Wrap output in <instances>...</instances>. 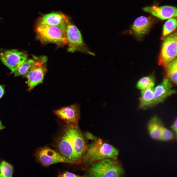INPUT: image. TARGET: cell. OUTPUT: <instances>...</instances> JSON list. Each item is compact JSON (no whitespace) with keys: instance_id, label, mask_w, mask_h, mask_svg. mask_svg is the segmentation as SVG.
Here are the masks:
<instances>
[{"instance_id":"1","label":"cell","mask_w":177,"mask_h":177,"mask_svg":"<svg viewBox=\"0 0 177 177\" xmlns=\"http://www.w3.org/2000/svg\"><path fill=\"white\" fill-rule=\"evenodd\" d=\"M89 146L82 162L89 164L96 161L107 158L117 160L118 150L113 146L104 142L100 138H96Z\"/></svg>"},{"instance_id":"2","label":"cell","mask_w":177,"mask_h":177,"mask_svg":"<svg viewBox=\"0 0 177 177\" xmlns=\"http://www.w3.org/2000/svg\"><path fill=\"white\" fill-rule=\"evenodd\" d=\"M124 171L116 160L107 158L89 164L83 177H121Z\"/></svg>"},{"instance_id":"3","label":"cell","mask_w":177,"mask_h":177,"mask_svg":"<svg viewBox=\"0 0 177 177\" xmlns=\"http://www.w3.org/2000/svg\"><path fill=\"white\" fill-rule=\"evenodd\" d=\"M65 31L69 51L73 52L78 51L92 55H95L85 44L80 31L69 20L66 24Z\"/></svg>"},{"instance_id":"4","label":"cell","mask_w":177,"mask_h":177,"mask_svg":"<svg viewBox=\"0 0 177 177\" xmlns=\"http://www.w3.org/2000/svg\"><path fill=\"white\" fill-rule=\"evenodd\" d=\"M36 31L41 40L46 42L57 44H67L65 30L57 26L44 25L38 26Z\"/></svg>"},{"instance_id":"5","label":"cell","mask_w":177,"mask_h":177,"mask_svg":"<svg viewBox=\"0 0 177 177\" xmlns=\"http://www.w3.org/2000/svg\"><path fill=\"white\" fill-rule=\"evenodd\" d=\"M163 40L158 63L159 65L164 67L177 58L176 31L169 35Z\"/></svg>"},{"instance_id":"6","label":"cell","mask_w":177,"mask_h":177,"mask_svg":"<svg viewBox=\"0 0 177 177\" xmlns=\"http://www.w3.org/2000/svg\"><path fill=\"white\" fill-rule=\"evenodd\" d=\"M55 146L57 151L72 161L74 164H78L66 124L63 127L60 133L56 139Z\"/></svg>"},{"instance_id":"7","label":"cell","mask_w":177,"mask_h":177,"mask_svg":"<svg viewBox=\"0 0 177 177\" xmlns=\"http://www.w3.org/2000/svg\"><path fill=\"white\" fill-rule=\"evenodd\" d=\"M67 124L73 142L74 152L77 164H79L82 162L88 146L78 123L72 122Z\"/></svg>"},{"instance_id":"8","label":"cell","mask_w":177,"mask_h":177,"mask_svg":"<svg viewBox=\"0 0 177 177\" xmlns=\"http://www.w3.org/2000/svg\"><path fill=\"white\" fill-rule=\"evenodd\" d=\"M25 52L13 49L0 53V59L2 63L15 73L27 59Z\"/></svg>"},{"instance_id":"9","label":"cell","mask_w":177,"mask_h":177,"mask_svg":"<svg viewBox=\"0 0 177 177\" xmlns=\"http://www.w3.org/2000/svg\"><path fill=\"white\" fill-rule=\"evenodd\" d=\"M35 155L38 160L45 166L60 162L74 164L57 151L47 147L40 148L36 152Z\"/></svg>"},{"instance_id":"10","label":"cell","mask_w":177,"mask_h":177,"mask_svg":"<svg viewBox=\"0 0 177 177\" xmlns=\"http://www.w3.org/2000/svg\"><path fill=\"white\" fill-rule=\"evenodd\" d=\"M45 60H37L35 64L26 74L27 79L28 90L30 91L39 84L42 83L46 71L43 65Z\"/></svg>"},{"instance_id":"11","label":"cell","mask_w":177,"mask_h":177,"mask_svg":"<svg viewBox=\"0 0 177 177\" xmlns=\"http://www.w3.org/2000/svg\"><path fill=\"white\" fill-rule=\"evenodd\" d=\"M55 114L66 123H78L80 118V106L78 104H72L55 110Z\"/></svg>"},{"instance_id":"12","label":"cell","mask_w":177,"mask_h":177,"mask_svg":"<svg viewBox=\"0 0 177 177\" xmlns=\"http://www.w3.org/2000/svg\"><path fill=\"white\" fill-rule=\"evenodd\" d=\"M172 83L167 78L154 88L152 106L162 102L168 97L176 92L172 88Z\"/></svg>"},{"instance_id":"13","label":"cell","mask_w":177,"mask_h":177,"mask_svg":"<svg viewBox=\"0 0 177 177\" xmlns=\"http://www.w3.org/2000/svg\"><path fill=\"white\" fill-rule=\"evenodd\" d=\"M142 9L145 12L163 20L177 16V8L172 6H147L143 8Z\"/></svg>"},{"instance_id":"14","label":"cell","mask_w":177,"mask_h":177,"mask_svg":"<svg viewBox=\"0 0 177 177\" xmlns=\"http://www.w3.org/2000/svg\"><path fill=\"white\" fill-rule=\"evenodd\" d=\"M69 19L64 15L52 13L44 15L39 19L38 26L47 25L60 27L65 30Z\"/></svg>"},{"instance_id":"15","label":"cell","mask_w":177,"mask_h":177,"mask_svg":"<svg viewBox=\"0 0 177 177\" xmlns=\"http://www.w3.org/2000/svg\"><path fill=\"white\" fill-rule=\"evenodd\" d=\"M153 22V20L151 17L140 16L135 20L132 30L136 36L142 37L149 32Z\"/></svg>"},{"instance_id":"16","label":"cell","mask_w":177,"mask_h":177,"mask_svg":"<svg viewBox=\"0 0 177 177\" xmlns=\"http://www.w3.org/2000/svg\"><path fill=\"white\" fill-rule=\"evenodd\" d=\"M164 126L161 120L157 116L153 117L148 124V130L151 137L155 140H159Z\"/></svg>"},{"instance_id":"17","label":"cell","mask_w":177,"mask_h":177,"mask_svg":"<svg viewBox=\"0 0 177 177\" xmlns=\"http://www.w3.org/2000/svg\"><path fill=\"white\" fill-rule=\"evenodd\" d=\"M154 82L151 83L145 90L141 92L139 99V108H145L152 106L154 88Z\"/></svg>"},{"instance_id":"18","label":"cell","mask_w":177,"mask_h":177,"mask_svg":"<svg viewBox=\"0 0 177 177\" xmlns=\"http://www.w3.org/2000/svg\"><path fill=\"white\" fill-rule=\"evenodd\" d=\"M167 78L171 82L177 84V58L164 67Z\"/></svg>"},{"instance_id":"19","label":"cell","mask_w":177,"mask_h":177,"mask_svg":"<svg viewBox=\"0 0 177 177\" xmlns=\"http://www.w3.org/2000/svg\"><path fill=\"white\" fill-rule=\"evenodd\" d=\"M177 27V18H170L166 21L163 28L161 39L163 40L174 31Z\"/></svg>"},{"instance_id":"20","label":"cell","mask_w":177,"mask_h":177,"mask_svg":"<svg viewBox=\"0 0 177 177\" xmlns=\"http://www.w3.org/2000/svg\"><path fill=\"white\" fill-rule=\"evenodd\" d=\"M37 60L28 58L19 68L14 73L15 76L24 75L35 64Z\"/></svg>"},{"instance_id":"21","label":"cell","mask_w":177,"mask_h":177,"mask_svg":"<svg viewBox=\"0 0 177 177\" xmlns=\"http://www.w3.org/2000/svg\"><path fill=\"white\" fill-rule=\"evenodd\" d=\"M13 172V167L11 164L4 160L1 161L0 163V177H12Z\"/></svg>"},{"instance_id":"22","label":"cell","mask_w":177,"mask_h":177,"mask_svg":"<svg viewBox=\"0 0 177 177\" xmlns=\"http://www.w3.org/2000/svg\"><path fill=\"white\" fill-rule=\"evenodd\" d=\"M155 82L154 77L152 75L143 77L138 81L136 85L141 92L145 90L151 83Z\"/></svg>"},{"instance_id":"23","label":"cell","mask_w":177,"mask_h":177,"mask_svg":"<svg viewBox=\"0 0 177 177\" xmlns=\"http://www.w3.org/2000/svg\"><path fill=\"white\" fill-rule=\"evenodd\" d=\"M176 137L175 133L171 131L164 127L159 140L167 141L174 139Z\"/></svg>"},{"instance_id":"24","label":"cell","mask_w":177,"mask_h":177,"mask_svg":"<svg viewBox=\"0 0 177 177\" xmlns=\"http://www.w3.org/2000/svg\"><path fill=\"white\" fill-rule=\"evenodd\" d=\"M59 177H80V176L67 172H66L59 174L58 176Z\"/></svg>"},{"instance_id":"25","label":"cell","mask_w":177,"mask_h":177,"mask_svg":"<svg viewBox=\"0 0 177 177\" xmlns=\"http://www.w3.org/2000/svg\"><path fill=\"white\" fill-rule=\"evenodd\" d=\"M177 119L176 118L174 120L173 124L170 127V128L173 131L175 134L176 137H177Z\"/></svg>"},{"instance_id":"26","label":"cell","mask_w":177,"mask_h":177,"mask_svg":"<svg viewBox=\"0 0 177 177\" xmlns=\"http://www.w3.org/2000/svg\"><path fill=\"white\" fill-rule=\"evenodd\" d=\"M4 92V88L3 86L0 85V99L3 95Z\"/></svg>"},{"instance_id":"27","label":"cell","mask_w":177,"mask_h":177,"mask_svg":"<svg viewBox=\"0 0 177 177\" xmlns=\"http://www.w3.org/2000/svg\"><path fill=\"white\" fill-rule=\"evenodd\" d=\"M5 128V127L3 125L0 120V130L4 129Z\"/></svg>"}]
</instances>
